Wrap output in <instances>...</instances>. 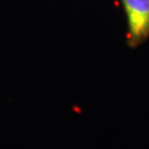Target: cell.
<instances>
[{
  "instance_id": "6da1fadb",
  "label": "cell",
  "mask_w": 149,
  "mask_h": 149,
  "mask_svg": "<svg viewBox=\"0 0 149 149\" xmlns=\"http://www.w3.org/2000/svg\"><path fill=\"white\" fill-rule=\"evenodd\" d=\"M128 26V44L137 47L149 38V0H121Z\"/></svg>"
}]
</instances>
